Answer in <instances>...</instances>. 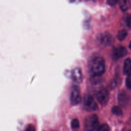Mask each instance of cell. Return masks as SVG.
I'll return each instance as SVG.
<instances>
[{"instance_id": "1", "label": "cell", "mask_w": 131, "mask_h": 131, "mask_svg": "<svg viewBox=\"0 0 131 131\" xmlns=\"http://www.w3.org/2000/svg\"><path fill=\"white\" fill-rule=\"evenodd\" d=\"M89 70L92 76H101L105 72V61L103 57L95 55L89 62Z\"/></svg>"}, {"instance_id": "2", "label": "cell", "mask_w": 131, "mask_h": 131, "mask_svg": "<svg viewBox=\"0 0 131 131\" xmlns=\"http://www.w3.org/2000/svg\"><path fill=\"white\" fill-rule=\"evenodd\" d=\"M99 126V120L98 116L96 114L89 116L85 120L84 128L87 130H96Z\"/></svg>"}, {"instance_id": "3", "label": "cell", "mask_w": 131, "mask_h": 131, "mask_svg": "<svg viewBox=\"0 0 131 131\" xmlns=\"http://www.w3.org/2000/svg\"><path fill=\"white\" fill-rule=\"evenodd\" d=\"M83 103L85 110L88 111H95L98 108V105L94 101L93 97L89 94H85L84 96Z\"/></svg>"}, {"instance_id": "4", "label": "cell", "mask_w": 131, "mask_h": 131, "mask_svg": "<svg viewBox=\"0 0 131 131\" xmlns=\"http://www.w3.org/2000/svg\"><path fill=\"white\" fill-rule=\"evenodd\" d=\"M81 100L80 88L78 85L73 86L70 95V102L72 105H77Z\"/></svg>"}, {"instance_id": "5", "label": "cell", "mask_w": 131, "mask_h": 131, "mask_svg": "<svg viewBox=\"0 0 131 131\" xmlns=\"http://www.w3.org/2000/svg\"><path fill=\"white\" fill-rule=\"evenodd\" d=\"M96 98L99 103L102 105L105 104L109 99V93L108 91L104 88L99 89L96 94Z\"/></svg>"}, {"instance_id": "6", "label": "cell", "mask_w": 131, "mask_h": 131, "mask_svg": "<svg viewBox=\"0 0 131 131\" xmlns=\"http://www.w3.org/2000/svg\"><path fill=\"white\" fill-rule=\"evenodd\" d=\"M127 51L126 49L122 46H119L114 48L112 52V57L115 60L125 56L127 54Z\"/></svg>"}, {"instance_id": "7", "label": "cell", "mask_w": 131, "mask_h": 131, "mask_svg": "<svg viewBox=\"0 0 131 131\" xmlns=\"http://www.w3.org/2000/svg\"><path fill=\"white\" fill-rule=\"evenodd\" d=\"M118 102L119 105L121 107H125L127 105L129 97L127 93L124 91H121L118 95Z\"/></svg>"}, {"instance_id": "8", "label": "cell", "mask_w": 131, "mask_h": 131, "mask_svg": "<svg viewBox=\"0 0 131 131\" xmlns=\"http://www.w3.org/2000/svg\"><path fill=\"white\" fill-rule=\"evenodd\" d=\"M71 77L73 80L77 83H80L82 81V75L81 70L79 68L74 69L71 73Z\"/></svg>"}, {"instance_id": "9", "label": "cell", "mask_w": 131, "mask_h": 131, "mask_svg": "<svg viewBox=\"0 0 131 131\" xmlns=\"http://www.w3.org/2000/svg\"><path fill=\"white\" fill-rule=\"evenodd\" d=\"M101 44L104 46H108L113 42L112 36L108 33L105 32L101 34L100 38Z\"/></svg>"}, {"instance_id": "10", "label": "cell", "mask_w": 131, "mask_h": 131, "mask_svg": "<svg viewBox=\"0 0 131 131\" xmlns=\"http://www.w3.org/2000/svg\"><path fill=\"white\" fill-rule=\"evenodd\" d=\"M123 73L124 74L130 75V58L126 59L123 63Z\"/></svg>"}, {"instance_id": "11", "label": "cell", "mask_w": 131, "mask_h": 131, "mask_svg": "<svg viewBox=\"0 0 131 131\" xmlns=\"http://www.w3.org/2000/svg\"><path fill=\"white\" fill-rule=\"evenodd\" d=\"M119 7L121 10L125 12L128 10L129 7V3L128 0H119Z\"/></svg>"}, {"instance_id": "12", "label": "cell", "mask_w": 131, "mask_h": 131, "mask_svg": "<svg viewBox=\"0 0 131 131\" xmlns=\"http://www.w3.org/2000/svg\"><path fill=\"white\" fill-rule=\"evenodd\" d=\"M127 31L125 29H122L119 31L117 35V39L120 41L123 40L127 35Z\"/></svg>"}, {"instance_id": "13", "label": "cell", "mask_w": 131, "mask_h": 131, "mask_svg": "<svg viewBox=\"0 0 131 131\" xmlns=\"http://www.w3.org/2000/svg\"><path fill=\"white\" fill-rule=\"evenodd\" d=\"M112 113L117 116H121L122 115V111L121 108L119 106H114L112 108Z\"/></svg>"}, {"instance_id": "14", "label": "cell", "mask_w": 131, "mask_h": 131, "mask_svg": "<svg viewBox=\"0 0 131 131\" xmlns=\"http://www.w3.org/2000/svg\"><path fill=\"white\" fill-rule=\"evenodd\" d=\"M71 125L72 128L74 129H76L79 128V125H80L79 120L76 118L73 119L71 122Z\"/></svg>"}, {"instance_id": "15", "label": "cell", "mask_w": 131, "mask_h": 131, "mask_svg": "<svg viewBox=\"0 0 131 131\" xmlns=\"http://www.w3.org/2000/svg\"><path fill=\"white\" fill-rule=\"evenodd\" d=\"M110 130V128L108 125L106 124H103L100 126H99L97 130L98 131H108Z\"/></svg>"}, {"instance_id": "16", "label": "cell", "mask_w": 131, "mask_h": 131, "mask_svg": "<svg viewBox=\"0 0 131 131\" xmlns=\"http://www.w3.org/2000/svg\"><path fill=\"white\" fill-rule=\"evenodd\" d=\"M125 84L126 87L130 90L131 88V79H130V75H128L126 78L125 80Z\"/></svg>"}, {"instance_id": "17", "label": "cell", "mask_w": 131, "mask_h": 131, "mask_svg": "<svg viewBox=\"0 0 131 131\" xmlns=\"http://www.w3.org/2000/svg\"><path fill=\"white\" fill-rule=\"evenodd\" d=\"M119 2V0H107V3L110 6H114Z\"/></svg>"}, {"instance_id": "18", "label": "cell", "mask_w": 131, "mask_h": 131, "mask_svg": "<svg viewBox=\"0 0 131 131\" xmlns=\"http://www.w3.org/2000/svg\"><path fill=\"white\" fill-rule=\"evenodd\" d=\"M125 23L126 26L130 28V17L129 15H127L125 18Z\"/></svg>"}, {"instance_id": "19", "label": "cell", "mask_w": 131, "mask_h": 131, "mask_svg": "<svg viewBox=\"0 0 131 131\" xmlns=\"http://www.w3.org/2000/svg\"><path fill=\"white\" fill-rule=\"evenodd\" d=\"M26 130H28V131H34L35 130V129L33 126L30 125L27 127V128L26 129Z\"/></svg>"}]
</instances>
